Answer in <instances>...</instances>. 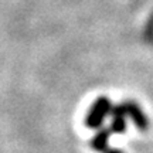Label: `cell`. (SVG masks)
Listing matches in <instances>:
<instances>
[{
  "mask_svg": "<svg viewBox=\"0 0 153 153\" xmlns=\"http://www.w3.org/2000/svg\"><path fill=\"white\" fill-rule=\"evenodd\" d=\"M112 104L106 97H99L92 104L91 109L88 111L87 118H85V125L89 129H97L102 125L104 119L111 114Z\"/></svg>",
  "mask_w": 153,
  "mask_h": 153,
  "instance_id": "cell-1",
  "label": "cell"
},
{
  "mask_svg": "<svg viewBox=\"0 0 153 153\" xmlns=\"http://www.w3.org/2000/svg\"><path fill=\"white\" fill-rule=\"evenodd\" d=\"M123 108H125V112H126V116H129L131 120L135 123L137 129H140V131H146L149 126V120L146 118V115L145 112L142 111V108L139 106L135 102H123Z\"/></svg>",
  "mask_w": 153,
  "mask_h": 153,
  "instance_id": "cell-2",
  "label": "cell"
},
{
  "mask_svg": "<svg viewBox=\"0 0 153 153\" xmlns=\"http://www.w3.org/2000/svg\"><path fill=\"white\" fill-rule=\"evenodd\" d=\"M112 122H111V132L112 133H123L126 129V112L123 105H116L111 111Z\"/></svg>",
  "mask_w": 153,
  "mask_h": 153,
  "instance_id": "cell-3",
  "label": "cell"
},
{
  "mask_svg": "<svg viewBox=\"0 0 153 153\" xmlns=\"http://www.w3.org/2000/svg\"><path fill=\"white\" fill-rule=\"evenodd\" d=\"M111 129H101L99 132H97V135L91 139V148L97 152H102L104 153L106 149L109 148L108 146V140H109L111 136Z\"/></svg>",
  "mask_w": 153,
  "mask_h": 153,
  "instance_id": "cell-4",
  "label": "cell"
},
{
  "mask_svg": "<svg viewBox=\"0 0 153 153\" xmlns=\"http://www.w3.org/2000/svg\"><path fill=\"white\" fill-rule=\"evenodd\" d=\"M104 153H123V152H122V150H119V149H111V148H108Z\"/></svg>",
  "mask_w": 153,
  "mask_h": 153,
  "instance_id": "cell-5",
  "label": "cell"
}]
</instances>
